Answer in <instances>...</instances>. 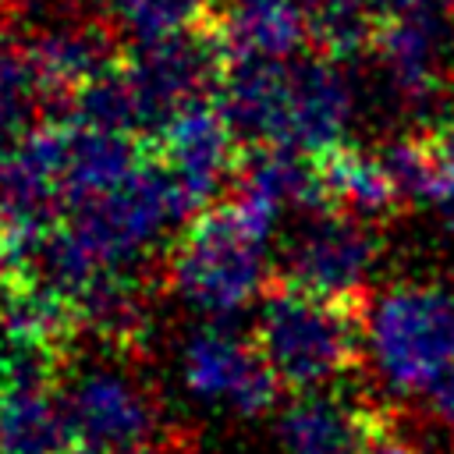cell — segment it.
Here are the masks:
<instances>
[{"mask_svg":"<svg viewBox=\"0 0 454 454\" xmlns=\"http://www.w3.org/2000/svg\"><path fill=\"white\" fill-rule=\"evenodd\" d=\"M358 305L362 301L301 291L277 277L262 291L252 340L287 390H319L344 376L358 358L365 330Z\"/></svg>","mask_w":454,"mask_h":454,"instance_id":"obj_1","label":"cell"},{"mask_svg":"<svg viewBox=\"0 0 454 454\" xmlns=\"http://www.w3.org/2000/svg\"><path fill=\"white\" fill-rule=\"evenodd\" d=\"M266 238L234 199L192 213L167 259L174 291L213 319L241 312L266 291Z\"/></svg>","mask_w":454,"mask_h":454,"instance_id":"obj_2","label":"cell"},{"mask_svg":"<svg viewBox=\"0 0 454 454\" xmlns=\"http://www.w3.org/2000/svg\"><path fill=\"white\" fill-rule=\"evenodd\" d=\"M365 344L390 390H429L454 362V294L436 284L387 287L369 305Z\"/></svg>","mask_w":454,"mask_h":454,"instance_id":"obj_3","label":"cell"},{"mask_svg":"<svg viewBox=\"0 0 454 454\" xmlns=\"http://www.w3.org/2000/svg\"><path fill=\"white\" fill-rule=\"evenodd\" d=\"M220 71L223 50L216 46L213 32L138 43L135 53L121 60V74L138 114V135L149 138L181 106L216 92Z\"/></svg>","mask_w":454,"mask_h":454,"instance_id":"obj_4","label":"cell"},{"mask_svg":"<svg viewBox=\"0 0 454 454\" xmlns=\"http://www.w3.org/2000/svg\"><path fill=\"white\" fill-rule=\"evenodd\" d=\"M145 149L170 170L192 213H199L220 202L216 192H223V184H234L245 142L234 135L216 99H195L163 121L145 138Z\"/></svg>","mask_w":454,"mask_h":454,"instance_id":"obj_5","label":"cell"},{"mask_svg":"<svg viewBox=\"0 0 454 454\" xmlns=\"http://www.w3.org/2000/svg\"><path fill=\"white\" fill-rule=\"evenodd\" d=\"M64 404L74 440L103 454H142L160 426L156 401L142 380L110 362L74 372L64 387Z\"/></svg>","mask_w":454,"mask_h":454,"instance_id":"obj_6","label":"cell"},{"mask_svg":"<svg viewBox=\"0 0 454 454\" xmlns=\"http://www.w3.org/2000/svg\"><path fill=\"white\" fill-rule=\"evenodd\" d=\"M53 355L4 340L0 358V454H64L74 443Z\"/></svg>","mask_w":454,"mask_h":454,"instance_id":"obj_7","label":"cell"},{"mask_svg":"<svg viewBox=\"0 0 454 454\" xmlns=\"http://www.w3.org/2000/svg\"><path fill=\"white\" fill-rule=\"evenodd\" d=\"M376 255L380 238L369 220L326 209L291 234L280 262V280L323 298L362 301V287L376 266Z\"/></svg>","mask_w":454,"mask_h":454,"instance_id":"obj_8","label":"cell"},{"mask_svg":"<svg viewBox=\"0 0 454 454\" xmlns=\"http://www.w3.org/2000/svg\"><path fill=\"white\" fill-rule=\"evenodd\" d=\"M181 380L192 397L231 408L234 415H262L280 397V380L255 340L209 323L188 333L181 348Z\"/></svg>","mask_w":454,"mask_h":454,"instance_id":"obj_9","label":"cell"},{"mask_svg":"<svg viewBox=\"0 0 454 454\" xmlns=\"http://www.w3.org/2000/svg\"><path fill=\"white\" fill-rule=\"evenodd\" d=\"M454 50V14L380 18L372 53L394 92L415 106L440 96Z\"/></svg>","mask_w":454,"mask_h":454,"instance_id":"obj_10","label":"cell"},{"mask_svg":"<svg viewBox=\"0 0 454 454\" xmlns=\"http://www.w3.org/2000/svg\"><path fill=\"white\" fill-rule=\"evenodd\" d=\"M355 96L333 57H294L291 60V106H287V142L284 149L301 156H319L344 142L351 124Z\"/></svg>","mask_w":454,"mask_h":454,"instance_id":"obj_11","label":"cell"},{"mask_svg":"<svg viewBox=\"0 0 454 454\" xmlns=\"http://www.w3.org/2000/svg\"><path fill=\"white\" fill-rule=\"evenodd\" d=\"M145 156L149 149L145 138L138 135L64 117V170H60L64 209L124 184L145 163Z\"/></svg>","mask_w":454,"mask_h":454,"instance_id":"obj_12","label":"cell"},{"mask_svg":"<svg viewBox=\"0 0 454 454\" xmlns=\"http://www.w3.org/2000/svg\"><path fill=\"white\" fill-rule=\"evenodd\" d=\"M209 32L223 60H291L309 39V25L294 0H216Z\"/></svg>","mask_w":454,"mask_h":454,"instance_id":"obj_13","label":"cell"},{"mask_svg":"<svg viewBox=\"0 0 454 454\" xmlns=\"http://www.w3.org/2000/svg\"><path fill=\"white\" fill-rule=\"evenodd\" d=\"M28 60L39 74L43 96H60L64 103L89 82L106 74L121 57L106 28L92 21H57L35 32L28 43Z\"/></svg>","mask_w":454,"mask_h":454,"instance_id":"obj_14","label":"cell"},{"mask_svg":"<svg viewBox=\"0 0 454 454\" xmlns=\"http://www.w3.org/2000/svg\"><path fill=\"white\" fill-rule=\"evenodd\" d=\"M326 209L358 216V220H383L394 209H401L397 188L383 167L380 156H369L355 145H333L319 156H312Z\"/></svg>","mask_w":454,"mask_h":454,"instance_id":"obj_15","label":"cell"},{"mask_svg":"<svg viewBox=\"0 0 454 454\" xmlns=\"http://www.w3.org/2000/svg\"><path fill=\"white\" fill-rule=\"evenodd\" d=\"M362 411L330 390H301L277 419L284 454H358Z\"/></svg>","mask_w":454,"mask_h":454,"instance_id":"obj_16","label":"cell"},{"mask_svg":"<svg viewBox=\"0 0 454 454\" xmlns=\"http://www.w3.org/2000/svg\"><path fill=\"white\" fill-rule=\"evenodd\" d=\"M316 53L348 60L362 50H372L380 11L376 0H294Z\"/></svg>","mask_w":454,"mask_h":454,"instance_id":"obj_17","label":"cell"},{"mask_svg":"<svg viewBox=\"0 0 454 454\" xmlns=\"http://www.w3.org/2000/svg\"><path fill=\"white\" fill-rule=\"evenodd\" d=\"M216 0H117L106 14L138 43H160L202 32L213 21Z\"/></svg>","mask_w":454,"mask_h":454,"instance_id":"obj_18","label":"cell"},{"mask_svg":"<svg viewBox=\"0 0 454 454\" xmlns=\"http://www.w3.org/2000/svg\"><path fill=\"white\" fill-rule=\"evenodd\" d=\"M39 96L43 85L28 60V50L0 32V138L7 145H14L28 131V117Z\"/></svg>","mask_w":454,"mask_h":454,"instance_id":"obj_19","label":"cell"},{"mask_svg":"<svg viewBox=\"0 0 454 454\" xmlns=\"http://www.w3.org/2000/svg\"><path fill=\"white\" fill-rule=\"evenodd\" d=\"M380 160L397 188L401 206H422V202H436L440 199V184H436V167L429 160V149L419 138H397L387 142L380 149Z\"/></svg>","mask_w":454,"mask_h":454,"instance_id":"obj_20","label":"cell"},{"mask_svg":"<svg viewBox=\"0 0 454 454\" xmlns=\"http://www.w3.org/2000/svg\"><path fill=\"white\" fill-rule=\"evenodd\" d=\"M426 149H429V160L436 167V184H440V199L454 192V114L436 121L426 135H422ZM436 199V202H440Z\"/></svg>","mask_w":454,"mask_h":454,"instance_id":"obj_21","label":"cell"},{"mask_svg":"<svg viewBox=\"0 0 454 454\" xmlns=\"http://www.w3.org/2000/svg\"><path fill=\"white\" fill-rule=\"evenodd\" d=\"M32 284V273H28V262L21 255H14L4 241H0V316L11 309V301Z\"/></svg>","mask_w":454,"mask_h":454,"instance_id":"obj_22","label":"cell"},{"mask_svg":"<svg viewBox=\"0 0 454 454\" xmlns=\"http://www.w3.org/2000/svg\"><path fill=\"white\" fill-rule=\"evenodd\" d=\"M429 408H433V415L454 433V362L429 383Z\"/></svg>","mask_w":454,"mask_h":454,"instance_id":"obj_23","label":"cell"},{"mask_svg":"<svg viewBox=\"0 0 454 454\" xmlns=\"http://www.w3.org/2000/svg\"><path fill=\"white\" fill-rule=\"evenodd\" d=\"M440 213H443V223H447V231L454 234V192L440 199Z\"/></svg>","mask_w":454,"mask_h":454,"instance_id":"obj_24","label":"cell"},{"mask_svg":"<svg viewBox=\"0 0 454 454\" xmlns=\"http://www.w3.org/2000/svg\"><path fill=\"white\" fill-rule=\"evenodd\" d=\"M64 454H103V450H96V447H89V443H78V440H74Z\"/></svg>","mask_w":454,"mask_h":454,"instance_id":"obj_25","label":"cell"},{"mask_svg":"<svg viewBox=\"0 0 454 454\" xmlns=\"http://www.w3.org/2000/svg\"><path fill=\"white\" fill-rule=\"evenodd\" d=\"M92 4H96V7H103V11H110V7L117 4V0H92Z\"/></svg>","mask_w":454,"mask_h":454,"instance_id":"obj_26","label":"cell"},{"mask_svg":"<svg viewBox=\"0 0 454 454\" xmlns=\"http://www.w3.org/2000/svg\"><path fill=\"white\" fill-rule=\"evenodd\" d=\"M7 149H11V145H7L4 138H0V170H4V156H7Z\"/></svg>","mask_w":454,"mask_h":454,"instance_id":"obj_27","label":"cell"},{"mask_svg":"<svg viewBox=\"0 0 454 454\" xmlns=\"http://www.w3.org/2000/svg\"><path fill=\"white\" fill-rule=\"evenodd\" d=\"M0 358H4V330H0Z\"/></svg>","mask_w":454,"mask_h":454,"instance_id":"obj_28","label":"cell"},{"mask_svg":"<svg viewBox=\"0 0 454 454\" xmlns=\"http://www.w3.org/2000/svg\"><path fill=\"white\" fill-rule=\"evenodd\" d=\"M142 454H145V450H142Z\"/></svg>","mask_w":454,"mask_h":454,"instance_id":"obj_29","label":"cell"}]
</instances>
